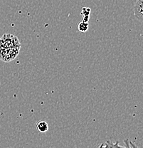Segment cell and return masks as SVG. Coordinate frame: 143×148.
<instances>
[{
  "mask_svg": "<svg viewBox=\"0 0 143 148\" xmlns=\"http://www.w3.org/2000/svg\"><path fill=\"white\" fill-rule=\"evenodd\" d=\"M142 3L143 0H137L136 3L135 4V7H134V14H135V17L140 22H142L143 19Z\"/></svg>",
  "mask_w": 143,
  "mask_h": 148,
  "instance_id": "277c9868",
  "label": "cell"
},
{
  "mask_svg": "<svg viewBox=\"0 0 143 148\" xmlns=\"http://www.w3.org/2000/svg\"><path fill=\"white\" fill-rule=\"evenodd\" d=\"M125 146H121L119 145L118 142L113 143L110 140H107L101 145L98 148H139L135 143L130 141L129 140H125Z\"/></svg>",
  "mask_w": 143,
  "mask_h": 148,
  "instance_id": "3957f363",
  "label": "cell"
},
{
  "mask_svg": "<svg viewBox=\"0 0 143 148\" xmlns=\"http://www.w3.org/2000/svg\"><path fill=\"white\" fill-rule=\"evenodd\" d=\"M88 28H89L88 22L82 21H80V23L78 24V30H79L81 32H83V33L87 32V31L88 30Z\"/></svg>",
  "mask_w": 143,
  "mask_h": 148,
  "instance_id": "52a82bcc",
  "label": "cell"
},
{
  "mask_svg": "<svg viewBox=\"0 0 143 148\" xmlns=\"http://www.w3.org/2000/svg\"><path fill=\"white\" fill-rule=\"evenodd\" d=\"M90 12H91V10H90V9L88 8V7H83L82 12H81V14L83 16V21L88 22L89 18H90Z\"/></svg>",
  "mask_w": 143,
  "mask_h": 148,
  "instance_id": "8992f818",
  "label": "cell"
},
{
  "mask_svg": "<svg viewBox=\"0 0 143 148\" xmlns=\"http://www.w3.org/2000/svg\"><path fill=\"white\" fill-rule=\"evenodd\" d=\"M36 128L40 132H46L49 130V125L46 121L40 120L36 123Z\"/></svg>",
  "mask_w": 143,
  "mask_h": 148,
  "instance_id": "5b68a950",
  "label": "cell"
},
{
  "mask_svg": "<svg viewBox=\"0 0 143 148\" xmlns=\"http://www.w3.org/2000/svg\"><path fill=\"white\" fill-rule=\"evenodd\" d=\"M19 46L21 45H20L19 39L16 36L10 34H4L0 38V50Z\"/></svg>",
  "mask_w": 143,
  "mask_h": 148,
  "instance_id": "6da1fadb",
  "label": "cell"
},
{
  "mask_svg": "<svg viewBox=\"0 0 143 148\" xmlns=\"http://www.w3.org/2000/svg\"><path fill=\"white\" fill-rule=\"evenodd\" d=\"M20 47L21 46L0 50V59L5 62H10V61H13L19 54Z\"/></svg>",
  "mask_w": 143,
  "mask_h": 148,
  "instance_id": "7a4b0ae2",
  "label": "cell"
}]
</instances>
